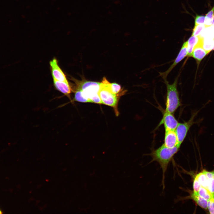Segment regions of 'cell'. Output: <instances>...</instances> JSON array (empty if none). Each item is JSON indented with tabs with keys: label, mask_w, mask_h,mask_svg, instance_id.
Wrapping results in <instances>:
<instances>
[{
	"label": "cell",
	"mask_w": 214,
	"mask_h": 214,
	"mask_svg": "<svg viewBox=\"0 0 214 214\" xmlns=\"http://www.w3.org/2000/svg\"><path fill=\"white\" fill-rule=\"evenodd\" d=\"M180 148L176 146L173 148H169L163 144L157 149L153 150L150 154L152 158L151 161H157L162 169L163 172L162 183L163 188H164L165 174L168 164L174 155L178 152Z\"/></svg>",
	"instance_id": "6da1fadb"
},
{
	"label": "cell",
	"mask_w": 214,
	"mask_h": 214,
	"mask_svg": "<svg viewBox=\"0 0 214 214\" xmlns=\"http://www.w3.org/2000/svg\"><path fill=\"white\" fill-rule=\"evenodd\" d=\"M177 78L173 83L169 84L165 80L167 89L166 108L165 111L173 114L181 106L178 92L177 89Z\"/></svg>",
	"instance_id": "7a4b0ae2"
},
{
	"label": "cell",
	"mask_w": 214,
	"mask_h": 214,
	"mask_svg": "<svg viewBox=\"0 0 214 214\" xmlns=\"http://www.w3.org/2000/svg\"><path fill=\"white\" fill-rule=\"evenodd\" d=\"M77 83L75 89L81 90L91 103L102 104L98 94L101 83L85 81Z\"/></svg>",
	"instance_id": "3957f363"
},
{
	"label": "cell",
	"mask_w": 214,
	"mask_h": 214,
	"mask_svg": "<svg viewBox=\"0 0 214 214\" xmlns=\"http://www.w3.org/2000/svg\"><path fill=\"white\" fill-rule=\"evenodd\" d=\"M110 83L104 77L100 85L98 94L102 104L113 107L117 114H118L117 105L119 97L112 93L111 90Z\"/></svg>",
	"instance_id": "277c9868"
},
{
	"label": "cell",
	"mask_w": 214,
	"mask_h": 214,
	"mask_svg": "<svg viewBox=\"0 0 214 214\" xmlns=\"http://www.w3.org/2000/svg\"><path fill=\"white\" fill-rule=\"evenodd\" d=\"M200 110L193 113L189 120L187 122L183 123H178L175 131L177 137L179 146L180 147L190 127L193 124L196 122H194V119Z\"/></svg>",
	"instance_id": "5b68a950"
},
{
	"label": "cell",
	"mask_w": 214,
	"mask_h": 214,
	"mask_svg": "<svg viewBox=\"0 0 214 214\" xmlns=\"http://www.w3.org/2000/svg\"><path fill=\"white\" fill-rule=\"evenodd\" d=\"M50 65L53 80L68 82L66 76L59 66L56 58H54L50 61Z\"/></svg>",
	"instance_id": "8992f818"
},
{
	"label": "cell",
	"mask_w": 214,
	"mask_h": 214,
	"mask_svg": "<svg viewBox=\"0 0 214 214\" xmlns=\"http://www.w3.org/2000/svg\"><path fill=\"white\" fill-rule=\"evenodd\" d=\"M178 124L172 114L165 111L158 126L163 124L165 130H175Z\"/></svg>",
	"instance_id": "52a82bcc"
},
{
	"label": "cell",
	"mask_w": 214,
	"mask_h": 214,
	"mask_svg": "<svg viewBox=\"0 0 214 214\" xmlns=\"http://www.w3.org/2000/svg\"><path fill=\"white\" fill-rule=\"evenodd\" d=\"M187 43L186 41L183 44L177 56L172 64L166 71L160 74L164 80L177 64L187 56Z\"/></svg>",
	"instance_id": "ba28073f"
},
{
	"label": "cell",
	"mask_w": 214,
	"mask_h": 214,
	"mask_svg": "<svg viewBox=\"0 0 214 214\" xmlns=\"http://www.w3.org/2000/svg\"><path fill=\"white\" fill-rule=\"evenodd\" d=\"M164 145L169 148H173L178 145L177 136L175 130H166Z\"/></svg>",
	"instance_id": "9c48e42d"
},
{
	"label": "cell",
	"mask_w": 214,
	"mask_h": 214,
	"mask_svg": "<svg viewBox=\"0 0 214 214\" xmlns=\"http://www.w3.org/2000/svg\"><path fill=\"white\" fill-rule=\"evenodd\" d=\"M54 84L57 90L70 98L72 88L68 82H63L53 80Z\"/></svg>",
	"instance_id": "30bf717a"
},
{
	"label": "cell",
	"mask_w": 214,
	"mask_h": 214,
	"mask_svg": "<svg viewBox=\"0 0 214 214\" xmlns=\"http://www.w3.org/2000/svg\"><path fill=\"white\" fill-rule=\"evenodd\" d=\"M200 38L199 42L194 48L191 55V57H193L198 61H201L208 54L202 47V39L201 38Z\"/></svg>",
	"instance_id": "8fae6325"
},
{
	"label": "cell",
	"mask_w": 214,
	"mask_h": 214,
	"mask_svg": "<svg viewBox=\"0 0 214 214\" xmlns=\"http://www.w3.org/2000/svg\"><path fill=\"white\" fill-rule=\"evenodd\" d=\"M200 39L199 36L191 35L187 41L188 52L187 56L191 57L193 49L195 46L199 42Z\"/></svg>",
	"instance_id": "7c38bea8"
},
{
	"label": "cell",
	"mask_w": 214,
	"mask_h": 214,
	"mask_svg": "<svg viewBox=\"0 0 214 214\" xmlns=\"http://www.w3.org/2000/svg\"><path fill=\"white\" fill-rule=\"evenodd\" d=\"M190 197L201 207L207 208V201L199 195L197 192L193 191L190 195Z\"/></svg>",
	"instance_id": "4fadbf2b"
},
{
	"label": "cell",
	"mask_w": 214,
	"mask_h": 214,
	"mask_svg": "<svg viewBox=\"0 0 214 214\" xmlns=\"http://www.w3.org/2000/svg\"><path fill=\"white\" fill-rule=\"evenodd\" d=\"M199 37L203 39H214V26L206 27Z\"/></svg>",
	"instance_id": "5bb4252c"
},
{
	"label": "cell",
	"mask_w": 214,
	"mask_h": 214,
	"mask_svg": "<svg viewBox=\"0 0 214 214\" xmlns=\"http://www.w3.org/2000/svg\"><path fill=\"white\" fill-rule=\"evenodd\" d=\"M74 100L80 102H91L90 100L85 96L82 91L80 89H75Z\"/></svg>",
	"instance_id": "9a60e30c"
},
{
	"label": "cell",
	"mask_w": 214,
	"mask_h": 214,
	"mask_svg": "<svg viewBox=\"0 0 214 214\" xmlns=\"http://www.w3.org/2000/svg\"><path fill=\"white\" fill-rule=\"evenodd\" d=\"M202 45L209 53L212 50H214V39H203L202 38Z\"/></svg>",
	"instance_id": "2e32d148"
},
{
	"label": "cell",
	"mask_w": 214,
	"mask_h": 214,
	"mask_svg": "<svg viewBox=\"0 0 214 214\" xmlns=\"http://www.w3.org/2000/svg\"><path fill=\"white\" fill-rule=\"evenodd\" d=\"M195 177L197 179L201 186L207 189V179L204 170L197 174Z\"/></svg>",
	"instance_id": "e0dca14e"
},
{
	"label": "cell",
	"mask_w": 214,
	"mask_h": 214,
	"mask_svg": "<svg viewBox=\"0 0 214 214\" xmlns=\"http://www.w3.org/2000/svg\"><path fill=\"white\" fill-rule=\"evenodd\" d=\"M197 193L199 195L207 201L214 196V194H212L207 189L202 186L200 187Z\"/></svg>",
	"instance_id": "ac0fdd59"
},
{
	"label": "cell",
	"mask_w": 214,
	"mask_h": 214,
	"mask_svg": "<svg viewBox=\"0 0 214 214\" xmlns=\"http://www.w3.org/2000/svg\"><path fill=\"white\" fill-rule=\"evenodd\" d=\"M214 15V6L206 14L204 24L206 27L211 26Z\"/></svg>",
	"instance_id": "d6986e66"
},
{
	"label": "cell",
	"mask_w": 214,
	"mask_h": 214,
	"mask_svg": "<svg viewBox=\"0 0 214 214\" xmlns=\"http://www.w3.org/2000/svg\"><path fill=\"white\" fill-rule=\"evenodd\" d=\"M110 86L111 91L113 93L119 97L124 92H122L121 86L116 83H110Z\"/></svg>",
	"instance_id": "ffe728a7"
},
{
	"label": "cell",
	"mask_w": 214,
	"mask_h": 214,
	"mask_svg": "<svg viewBox=\"0 0 214 214\" xmlns=\"http://www.w3.org/2000/svg\"><path fill=\"white\" fill-rule=\"evenodd\" d=\"M205 27L204 24L195 25L193 29L192 35L199 36Z\"/></svg>",
	"instance_id": "44dd1931"
},
{
	"label": "cell",
	"mask_w": 214,
	"mask_h": 214,
	"mask_svg": "<svg viewBox=\"0 0 214 214\" xmlns=\"http://www.w3.org/2000/svg\"><path fill=\"white\" fill-rule=\"evenodd\" d=\"M207 179V189L212 194H214V177Z\"/></svg>",
	"instance_id": "7402d4cb"
},
{
	"label": "cell",
	"mask_w": 214,
	"mask_h": 214,
	"mask_svg": "<svg viewBox=\"0 0 214 214\" xmlns=\"http://www.w3.org/2000/svg\"><path fill=\"white\" fill-rule=\"evenodd\" d=\"M207 208L210 214H214V196L207 201Z\"/></svg>",
	"instance_id": "603a6c76"
},
{
	"label": "cell",
	"mask_w": 214,
	"mask_h": 214,
	"mask_svg": "<svg viewBox=\"0 0 214 214\" xmlns=\"http://www.w3.org/2000/svg\"><path fill=\"white\" fill-rule=\"evenodd\" d=\"M205 16L196 15L195 18V25L204 24Z\"/></svg>",
	"instance_id": "cb8c5ba5"
},
{
	"label": "cell",
	"mask_w": 214,
	"mask_h": 214,
	"mask_svg": "<svg viewBox=\"0 0 214 214\" xmlns=\"http://www.w3.org/2000/svg\"><path fill=\"white\" fill-rule=\"evenodd\" d=\"M201 187L199 182L196 177H195L193 184V191L198 192Z\"/></svg>",
	"instance_id": "d4e9b609"
},
{
	"label": "cell",
	"mask_w": 214,
	"mask_h": 214,
	"mask_svg": "<svg viewBox=\"0 0 214 214\" xmlns=\"http://www.w3.org/2000/svg\"><path fill=\"white\" fill-rule=\"evenodd\" d=\"M211 25L214 26V15L213 16Z\"/></svg>",
	"instance_id": "484cf974"
},
{
	"label": "cell",
	"mask_w": 214,
	"mask_h": 214,
	"mask_svg": "<svg viewBox=\"0 0 214 214\" xmlns=\"http://www.w3.org/2000/svg\"><path fill=\"white\" fill-rule=\"evenodd\" d=\"M3 213V212H2V211L0 209V214H2Z\"/></svg>",
	"instance_id": "4316f807"
}]
</instances>
